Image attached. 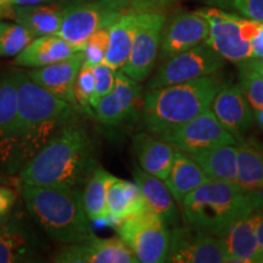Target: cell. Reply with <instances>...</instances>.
<instances>
[{"instance_id": "cell-1", "label": "cell", "mask_w": 263, "mask_h": 263, "mask_svg": "<svg viewBox=\"0 0 263 263\" xmlns=\"http://www.w3.org/2000/svg\"><path fill=\"white\" fill-rule=\"evenodd\" d=\"M95 168L93 144L74 117L21 167L20 179L29 185L78 188Z\"/></svg>"}, {"instance_id": "cell-2", "label": "cell", "mask_w": 263, "mask_h": 263, "mask_svg": "<svg viewBox=\"0 0 263 263\" xmlns=\"http://www.w3.org/2000/svg\"><path fill=\"white\" fill-rule=\"evenodd\" d=\"M17 93L18 141L16 164L32 159L66 123L77 107L34 83L27 73L12 72Z\"/></svg>"}, {"instance_id": "cell-3", "label": "cell", "mask_w": 263, "mask_h": 263, "mask_svg": "<svg viewBox=\"0 0 263 263\" xmlns=\"http://www.w3.org/2000/svg\"><path fill=\"white\" fill-rule=\"evenodd\" d=\"M179 210L184 224L221 236L240 219L263 210V194L209 178L184 197Z\"/></svg>"}, {"instance_id": "cell-4", "label": "cell", "mask_w": 263, "mask_h": 263, "mask_svg": "<svg viewBox=\"0 0 263 263\" xmlns=\"http://www.w3.org/2000/svg\"><path fill=\"white\" fill-rule=\"evenodd\" d=\"M228 82L219 71L184 83L149 89L140 108L141 128L157 136L188 122L211 106L217 91Z\"/></svg>"}, {"instance_id": "cell-5", "label": "cell", "mask_w": 263, "mask_h": 263, "mask_svg": "<svg viewBox=\"0 0 263 263\" xmlns=\"http://www.w3.org/2000/svg\"><path fill=\"white\" fill-rule=\"evenodd\" d=\"M21 194L29 213L57 241L64 245L74 244L95 235L78 188H52L21 183Z\"/></svg>"}, {"instance_id": "cell-6", "label": "cell", "mask_w": 263, "mask_h": 263, "mask_svg": "<svg viewBox=\"0 0 263 263\" xmlns=\"http://www.w3.org/2000/svg\"><path fill=\"white\" fill-rule=\"evenodd\" d=\"M118 238L126 242L138 262H166L171 229L149 207L134 213L117 226Z\"/></svg>"}, {"instance_id": "cell-7", "label": "cell", "mask_w": 263, "mask_h": 263, "mask_svg": "<svg viewBox=\"0 0 263 263\" xmlns=\"http://www.w3.org/2000/svg\"><path fill=\"white\" fill-rule=\"evenodd\" d=\"M130 0H85L70 4L58 35L82 50L84 43L99 29L110 27L129 9Z\"/></svg>"}, {"instance_id": "cell-8", "label": "cell", "mask_w": 263, "mask_h": 263, "mask_svg": "<svg viewBox=\"0 0 263 263\" xmlns=\"http://www.w3.org/2000/svg\"><path fill=\"white\" fill-rule=\"evenodd\" d=\"M224 67V59L207 43L173 55L162 61L156 73L151 77L147 88L164 87L197 80L217 73Z\"/></svg>"}, {"instance_id": "cell-9", "label": "cell", "mask_w": 263, "mask_h": 263, "mask_svg": "<svg viewBox=\"0 0 263 263\" xmlns=\"http://www.w3.org/2000/svg\"><path fill=\"white\" fill-rule=\"evenodd\" d=\"M157 137L184 154H194L219 145L239 144L217 120L210 107L188 122L161 132Z\"/></svg>"}, {"instance_id": "cell-10", "label": "cell", "mask_w": 263, "mask_h": 263, "mask_svg": "<svg viewBox=\"0 0 263 263\" xmlns=\"http://www.w3.org/2000/svg\"><path fill=\"white\" fill-rule=\"evenodd\" d=\"M168 263H229L221 236L184 224L171 228Z\"/></svg>"}, {"instance_id": "cell-11", "label": "cell", "mask_w": 263, "mask_h": 263, "mask_svg": "<svg viewBox=\"0 0 263 263\" xmlns=\"http://www.w3.org/2000/svg\"><path fill=\"white\" fill-rule=\"evenodd\" d=\"M166 17L159 12L139 14L129 57L120 70L139 83L146 81L155 67Z\"/></svg>"}, {"instance_id": "cell-12", "label": "cell", "mask_w": 263, "mask_h": 263, "mask_svg": "<svg viewBox=\"0 0 263 263\" xmlns=\"http://www.w3.org/2000/svg\"><path fill=\"white\" fill-rule=\"evenodd\" d=\"M200 12L210 24V34L206 43L224 60L238 64L252 58L251 42L242 34L244 17L215 6H207Z\"/></svg>"}, {"instance_id": "cell-13", "label": "cell", "mask_w": 263, "mask_h": 263, "mask_svg": "<svg viewBox=\"0 0 263 263\" xmlns=\"http://www.w3.org/2000/svg\"><path fill=\"white\" fill-rule=\"evenodd\" d=\"M210 24L200 10L174 11L164 21L160 42V59L166 60L173 55L206 43Z\"/></svg>"}, {"instance_id": "cell-14", "label": "cell", "mask_w": 263, "mask_h": 263, "mask_svg": "<svg viewBox=\"0 0 263 263\" xmlns=\"http://www.w3.org/2000/svg\"><path fill=\"white\" fill-rule=\"evenodd\" d=\"M54 262L138 263V259L121 238L100 239L94 235L84 241L66 244L55 255Z\"/></svg>"}, {"instance_id": "cell-15", "label": "cell", "mask_w": 263, "mask_h": 263, "mask_svg": "<svg viewBox=\"0 0 263 263\" xmlns=\"http://www.w3.org/2000/svg\"><path fill=\"white\" fill-rule=\"evenodd\" d=\"M210 108L223 127L238 140H245V134L252 127L254 112L239 84L228 82L217 91Z\"/></svg>"}, {"instance_id": "cell-16", "label": "cell", "mask_w": 263, "mask_h": 263, "mask_svg": "<svg viewBox=\"0 0 263 263\" xmlns=\"http://www.w3.org/2000/svg\"><path fill=\"white\" fill-rule=\"evenodd\" d=\"M83 61V51L78 50L64 60L34 68L27 76L43 89L76 106L73 85Z\"/></svg>"}, {"instance_id": "cell-17", "label": "cell", "mask_w": 263, "mask_h": 263, "mask_svg": "<svg viewBox=\"0 0 263 263\" xmlns=\"http://www.w3.org/2000/svg\"><path fill=\"white\" fill-rule=\"evenodd\" d=\"M263 213L258 210L229 227L221 235L229 262L261 263L257 226Z\"/></svg>"}, {"instance_id": "cell-18", "label": "cell", "mask_w": 263, "mask_h": 263, "mask_svg": "<svg viewBox=\"0 0 263 263\" xmlns=\"http://www.w3.org/2000/svg\"><path fill=\"white\" fill-rule=\"evenodd\" d=\"M17 141V93L11 72L0 77V162L16 164Z\"/></svg>"}, {"instance_id": "cell-19", "label": "cell", "mask_w": 263, "mask_h": 263, "mask_svg": "<svg viewBox=\"0 0 263 263\" xmlns=\"http://www.w3.org/2000/svg\"><path fill=\"white\" fill-rule=\"evenodd\" d=\"M132 173H133L134 182L137 183L143 194L146 206L155 215L159 216L170 229L178 226L182 221L180 210L177 206V201L174 200L172 194L167 188L166 183L137 166L133 167Z\"/></svg>"}, {"instance_id": "cell-20", "label": "cell", "mask_w": 263, "mask_h": 263, "mask_svg": "<svg viewBox=\"0 0 263 263\" xmlns=\"http://www.w3.org/2000/svg\"><path fill=\"white\" fill-rule=\"evenodd\" d=\"M139 167L146 173L164 180L172 166L176 149L156 134L143 130L133 137L132 143Z\"/></svg>"}, {"instance_id": "cell-21", "label": "cell", "mask_w": 263, "mask_h": 263, "mask_svg": "<svg viewBox=\"0 0 263 263\" xmlns=\"http://www.w3.org/2000/svg\"><path fill=\"white\" fill-rule=\"evenodd\" d=\"M67 4L48 3V4L17 6L12 9L16 24L24 26L33 37L58 34L60 31Z\"/></svg>"}, {"instance_id": "cell-22", "label": "cell", "mask_w": 263, "mask_h": 263, "mask_svg": "<svg viewBox=\"0 0 263 263\" xmlns=\"http://www.w3.org/2000/svg\"><path fill=\"white\" fill-rule=\"evenodd\" d=\"M78 51L73 45L58 34L35 37L15 57V65L22 67H43L61 61Z\"/></svg>"}, {"instance_id": "cell-23", "label": "cell", "mask_w": 263, "mask_h": 263, "mask_svg": "<svg viewBox=\"0 0 263 263\" xmlns=\"http://www.w3.org/2000/svg\"><path fill=\"white\" fill-rule=\"evenodd\" d=\"M186 155L201 167L210 179L238 183V144L210 147Z\"/></svg>"}, {"instance_id": "cell-24", "label": "cell", "mask_w": 263, "mask_h": 263, "mask_svg": "<svg viewBox=\"0 0 263 263\" xmlns=\"http://www.w3.org/2000/svg\"><path fill=\"white\" fill-rule=\"evenodd\" d=\"M146 207L145 200L136 182L115 178L107 192L106 211L107 222L116 226Z\"/></svg>"}, {"instance_id": "cell-25", "label": "cell", "mask_w": 263, "mask_h": 263, "mask_svg": "<svg viewBox=\"0 0 263 263\" xmlns=\"http://www.w3.org/2000/svg\"><path fill=\"white\" fill-rule=\"evenodd\" d=\"M138 20H139V14L134 11H126L110 26L104 64L110 66L115 71L121 70L129 57Z\"/></svg>"}, {"instance_id": "cell-26", "label": "cell", "mask_w": 263, "mask_h": 263, "mask_svg": "<svg viewBox=\"0 0 263 263\" xmlns=\"http://www.w3.org/2000/svg\"><path fill=\"white\" fill-rule=\"evenodd\" d=\"M207 179V174L192 157L176 150L172 166L163 182L179 205L184 197L199 188Z\"/></svg>"}, {"instance_id": "cell-27", "label": "cell", "mask_w": 263, "mask_h": 263, "mask_svg": "<svg viewBox=\"0 0 263 263\" xmlns=\"http://www.w3.org/2000/svg\"><path fill=\"white\" fill-rule=\"evenodd\" d=\"M116 177L106 170L97 167L85 182L83 197L84 211L90 222H107L106 199L111 183Z\"/></svg>"}, {"instance_id": "cell-28", "label": "cell", "mask_w": 263, "mask_h": 263, "mask_svg": "<svg viewBox=\"0 0 263 263\" xmlns=\"http://www.w3.org/2000/svg\"><path fill=\"white\" fill-rule=\"evenodd\" d=\"M238 184L263 194V145L246 140L238 144Z\"/></svg>"}, {"instance_id": "cell-29", "label": "cell", "mask_w": 263, "mask_h": 263, "mask_svg": "<svg viewBox=\"0 0 263 263\" xmlns=\"http://www.w3.org/2000/svg\"><path fill=\"white\" fill-rule=\"evenodd\" d=\"M112 91L120 101L124 114L129 120H136L139 112L141 100V87L139 82L134 81L129 76L118 70L115 76V85ZM141 108V107H140Z\"/></svg>"}, {"instance_id": "cell-30", "label": "cell", "mask_w": 263, "mask_h": 263, "mask_svg": "<svg viewBox=\"0 0 263 263\" xmlns=\"http://www.w3.org/2000/svg\"><path fill=\"white\" fill-rule=\"evenodd\" d=\"M27 239L12 223L0 226V263L18 262L27 252Z\"/></svg>"}, {"instance_id": "cell-31", "label": "cell", "mask_w": 263, "mask_h": 263, "mask_svg": "<svg viewBox=\"0 0 263 263\" xmlns=\"http://www.w3.org/2000/svg\"><path fill=\"white\" fill-rule=\"evenodd\" d=\"M33 38L24 26L0 21V58L16 57Z\"/></svg>"}, {"instance_id": "cell-32", "label": "cell", "mask_w": 263, "mask_h": 263, "mask_svg": "<svg viewBox=\"0 0 263 263\" xmlns=\"http://www.w3.org/2000/svg\"><path fill=\"white\" fill-rule=\"evenodd\" d=\"M239 68V87L252 108V112L263 110V78L242 64Z\"/></svg>"}, {"instance_id": "cell-33", "label": "cell", "mask_w": 263, "mask_h": 263, "mask_svg": "<svg viewBox=\"0 0 263 263\" xmlns=\"http://www.w3.org/2000/svg\"><path fill=\"white\" fill-rule=\"evenodd\" d=\"M94 72L93 66L83 64L81 66L80 71H78L77 78L74 81L73 85V95H74V103L77 108L80 107L84 112L91 115V100H93L94 94Z\"/></svg>"}, {"instance_id": "cell-34", "label": "cell", "mask_w": 263, "mask_h": 263, "mask_svg": "<svg viewBox=\"0 0 263 263\" xmlns=\"http://www.w3.org/2000/svg\"><path fill=\"white\" fill-rule=\"evenodd\" d=\"M209 6L232 11L252 21L263 24V0H203Z\"/></svg>"}, {"instance_id": "cell-35", "label": "cell", "mask_w": 263, "mask_h": 263, "mask_svg": "<svg viewBox=\"0 0 263 263\" xmlns=\"http://www.w3.org/2000/svg\"><path fill=\"white\" fill-rule=\"evenodd\" d=\"M94 108L95 116H97L99 122L106 124V126H118V124L123 123L124 121H128L120 101L112 90L99 99Z\"/></svg>"}, {"instance_id": "cell-36", "label": "cell", "mask_w": 263, "mask_h": 263, "mask_svg": "<svg viewBox=\"0 0 263 263\" xmlns=\"http://www.w3.org/2000/svg\"><path fill=\"white\" fill-rule=\"evenodd\" d=\"M108 29L110 27L99 29L87 39L82 48L84 55L83 64L95 66L104 62L108 44Z\"/></svg>"}, {"instance_id": "cell-37", "label": "cell", "mask_w": 263, "mask_h": 263, "mask_svg": "<svg viewBox=\"0 0 263 263\" xmlns=\"http://www.w3.org/2000/svg\"><path fill=\"white\" fill-rule=\"evenodd\" d=\"M93 72H94V94H93V100H91V106L93 108L99 101V99L103 98L104 95L110 93L114 89L115 85V76H116V71L114 68H111L110 66H107L104 62L101 64L93 66Z\"/></svg>"}, {"instance_id": "cell-38", "label": "cell", "mask_w": 263, "mask_h": 263, "mask_svg": "<svg viewBox=\"0 0 263 263\" xmlns=\"http://www.w3.org/2000/svg\"><path fill=\"white\" fill-rule=\"evenodd\" d=\"M177 3L178 0H130L128 11H134L137 14H143V12L166 14Z\"/></svg>"}, {"instance_id": "cell-39", "label": "cell", "mask_w": 263, "mask_h": 263, "mask_svg": "<svg viewBox=\"0 0 263 263\" xmlns=\"http://www.w3.org/2000/svg\"><path fill=\"white\" fill-rule=\"evenodd\" d=\"M16 202V193L11 188L0 185V224L5 221Z\"/></svg>"}, {"instance_id": "cell-40", "label": "cell", "mask_w": 263, "mask_h": 263, "mask_svg": "<svg viewBox=\"0 0 263 263\" xmlns=\"http://www.w3.org/2000/svg\"><path fill=\"white\" fill-rule=\"evenodd\" d=\"M252 58H263V24L259 22L258 29L251 41Z\"/></svg>"}, {"instance_id": "cell-41", "label": "cell", "mask_w": 263, "mask_h": 263, "mask_svg": "<svg viewBox=\"0 0 263 263\" xmlns=\"http://www.w3.org/2000/svg\"><path fill=\"white\" fill-rule=\"evenodd\" d=\"M62 3V0H10L9 8L10 14L12 12V9L17 6H29V5H39V4H48V3Z\"/></svg>"}, {"instance_id": "cell-42", "label": "cell", "mask_w": 263, "mask_h": 263, "mask_svg": "<svg viewBox=\"0 0 263 263\" xmlns=\"http://www.w3.org/2000/svg\"><path fill=\"white\" fill-rule=\"evenodd\" d=\"M238 64H242L263 78V58H250L248 60L238 62Z\"/></svg>"}, {"instance_id": "cell-43", "label": "cell", "mask_w": 263, "mask_h": 263, "mask_svg": "<svg viewBox=\"0 0 263 263\" xmlns=\"http://www.w3.org/2000/svg\"><path fill=\"white\" fill-rule=\"evenodd\" d=\"M257 241L259 248V257H261V263H263V213L257 226Z\"/></svg>"}, {"instance_id": "cell-44", "label": "cell", "mask_w": 263, "mask_h": 263, "mask_svg": "<svg viewBox=\"0 0 263 263\" xmlns=\"http://www.w3.org/2000/svg\"><path fill=\"white\" fill-rule=\"evenodd\" d=\"M254 120L257 122L259 128H262L263 129V110L256 111V112H254Z\"/></svg>"}, {"instance_id": "cell-45", "label": "cell", "mask_w": 263, "mask_h": 263, "mask_svg": "<svg viewBox=\"0 0 263 263\" xmlns=\"http://www.w3.org/2000/svg\"><path fill=\"white\" fill-rule=\"evenodd\" d=\"M4 4H5V0H0V17H2V16H5Z\"/></svg>"}, {"instance_id": "cell-46", "label": "cell", "mask_w": 263, "mask_h": 263, "mask_svg": "<svg viewBox=\"0 0 263 263\" xmlns=\"http://www.w3.org/2000/svg\"><path fill=\"white\" fill-rule=\"evenodd\" d=\"M81 2H85V0H62V3H65V4L67 5L76 4V3H81Z\"/></svg>"}, {"instance_id": "cell-47", "label": "cell", "mask_w": 263, "mask_h": 263, "mask_svg": "<svg viewBox=\"0 0 263 263\" xmlns=\"http://www.w3.org/2000/svg\"><path fill=\"white\" fill-rule=\"evenodd\" d=\"M4 182H6V180H5V178H3V177H2V176H0V183H4Z\"/></svg>"}]
</instances>
